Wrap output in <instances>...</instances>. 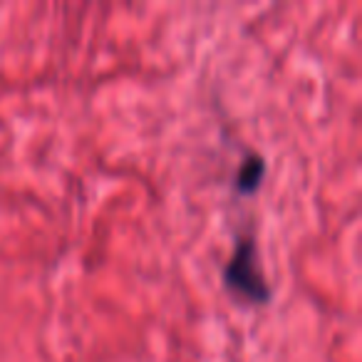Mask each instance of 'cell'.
<instances>
[{
    "instance_id": "2",
    "label": "cell",
    "mask_w": 362,
    "mask_h": 362,
    "mask_svg": "<svg viewBox=\"0 0 362 362\" xmlns=\"http://www.w3.org/2000/svg\"><path fill=\"white\" fill-rule=\"evenodd\" d=\"M263 171H266V161H263L258 154H248L236 171V189L243 194L256 192V189L261 187Z\"/></svg>"
},
{
    "instance_id": "1",
    "label": "cell",
    "mask_w": 362,
    "mask_h": 362,
    "mask_svg": "<svg viewBox=\"0 0 362 362\" xmlns=\"http://www.w3.org/2000/svg\"><path fill=\"white\" fill-rule=\"evenodd\" d=\"M223 283L228 291L236 296L246 298L251 303H268L271 298V288L266 283L261 266H258V253L253 238L241 236L233 248V256L228 258L226 268H223Z\"/></svg>"
}]
</instances>
